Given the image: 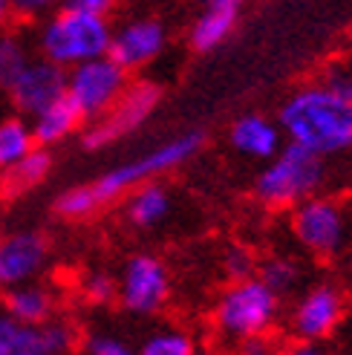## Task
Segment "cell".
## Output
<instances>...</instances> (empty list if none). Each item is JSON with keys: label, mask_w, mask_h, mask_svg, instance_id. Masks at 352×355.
Instances as JSON below:
<instances>
[{"label": "cell", "mask_w": 352, "mask_h": 355, "mask_svg": "<svg viewBox=\"0 0 352 355\" xmlns=\"http://www.w3.org/2000/svg\"><path fill=\"white\" fill-rule=\"evenodd\" d=\"M202 148V133H182V136H173L162 145L150 148L148 153L127 159L116 168H110L107 173H101L98 180L87 182V185H76V188H67L64 193H58L55 200V211L58 217L64 220H87L93 217L98 208L110 205L139 185H145L150 180L162 173H170L179 165H185L191 156H197V150Z\"/></svg>", "instance_id": "6da1fadb"}, {"label": "cell", "mask_w": 352, "mask_h": 355, "mask_svg": "<svg viewBox=\"0 0 352 355\" xmlns=\"http://www.w3.org/2000/svg\"><path fill=\"white\" fill-rule=\"evenodd\" d=\"M277 121L286 141L303 145L324 159L352 150V98L324 81L294 90L280 107Z\"/></svg>", "instance_id": "7a4b0ae2"}, {"label": "cell", "mask_w": 352, "mask_h": 355, "mask_svg": "<svg viewBox=\"0 0 352 355\" xmlns=\"http://www.w3.org/2000/svg\"><path fill=\"white\" fill-rule=\"evenodd\" d=\"M110 41H113V26L107 15L64 9V6L41 17V26L35 32L38 55L55 61L64 69L98 55H107Z\"/></svg>", "instance_id": "3957f363"}, {"label": "cell", "mask_w": 352, "mask_h": 355, "mask_svg": "<svg viewBox=\"0 0 352 355\" xmlns=\"http://www.w3.org/2000/svg\"><path fill=\"white\" fill-rule=\"evenodd\" d=\"M324 176H326L324 156H318L303 145L286 141L269 159V165L260 171L254 182V193L266 205L286 208L315 197L318 188L324 185Z\"/></svg>", "instance_id": "277c9868"}, {"label": "cell", "mask_w": 352, "mask_h": 355, "mask_svg": "<svg viewBox=\"0 0 352 355\" xmlns=\"http://www.w3.org/2000/svg\"><path fill=\"white\" fill-rule=\"evenodd\" d=\"M217 327L234 341L263 335L277 318V292L263 277L231 283L217 300Z\"/></svg>", "instance_id": "5b68a950"}, {"label": "cell", "mask_w": 352, "mask_h": 355, "mask_svg": "<svg viewBox=\"0 0 352 355\" xmlns=\"http://www.w3.org/2000/svg\"><path fill=\"white\" fill-rule=\"evenodd\" d=\"M130 73L110 55H98L67 69V98L76 104L84 121H96L125 96Z\"/></svg>", "instance_id": "8992f818"}, {"label": "cell", "mask_w": 352, "mask_h": 355, "mask_svg": "<svg viewBox=\"0 0 352 355\" xmlns=\"http://www.w3.org/2000/svg\"><path fill=\"white\" fill-rule=\"evenodd\" d=\"M159 98H162V90L156 84H150V81L130 84L125 90V96H121L107 113L96 121H90V128L84 130V148L101 150V148L113 145V141H118L121 136L133 133L139 124H145L150 119Z\"/></svg>", "instance_id": "52a82bcc"}, {"label": "cell", "mask_w": 352, "mask_h": 355, "mask_svg": "<svg viewBox=\"0 0 352 355\" xmlns=\"http://www.w3.org/2000/svg\"><path fill=\"white\" fill-rule=\"evenodd\" d=\"M168 297V266L153 254H133L118 275V304L133 315H156Z\"/></svg>", "instance_id": "ba28073f"}, {"label": "cell", "mask_w": 352, "mask_h": 355, "mask_svg": "<svg viewBox=\"0 0 352 355\" xmlns=\"http://www.w3.org/2000/svg\"><path fill=\"white\" fill-rule=\"evenodd\" d=\"M292 228L297 243L318 257H332L346 240L344 208L329 197H309L297 202Z\"/></svg>", "instance_id": "9c48e42d"}, {"label": "cell", "mask_w": 352, "mask_h": 355, "mask_svg": "<svg viewBox=\"0 0 352 355\" xmlns=\"http://www.w3.org/2000/svg\"><path fill=\"white\" fill-rule=\"evenodd\" d=\"M6 96L15 113L32 119L35 113H41L44 107L67 96V69L44 55H35L29 67L17 76V81L6 90Z\"/></svg>", "instance_id": "30bf717a"}, {"label": "cell", "mask_w": 352, "mask_h": 355, "mask_svg": "<svg viewBox=\"0 0 352 355\" xmlns=\"http://www.w3.org/2000/svg\"><path fill=\"white\" fill-rule=\"evenodd\" d=\"M168 46V29L159 17H130L118 29H113V41L107 55L116 58L127 73L145 69L165 52Z\"/></svg>", "instance_id": "8fae6325"}, {"label": "cell", "mask_w": 352, "mask_h": 355, "mask_svg": "<svg viewBox=\"0 0 352 355\" xmlns=\"http://www.w3.org/2000/svg\"><path fill=\"white\" fill-rule=\"evenodd\" d=\"M49 260V243L41 232L21 228L0 237V289L35 280Z\"/></svg>", "instance_id": "7c38bea8"}, {"label": "cell", "mask_w": 352, "mask_h": 355, "mask_svg": "<svg viewBox=\"0 0 352 355\" xmlns=\"http://www.w3.org/2000/svg\"><path fill=\"white\" fill-rule=\"evenodd\" d=\"M341 318H344V300H341L338 289L315 286L297 300L294 315H292V327L297 332V338L324 341L326 335L338 329Z\"/></svg>", "instance_id": "4fadbf2b"}, {"label": "cell", "mask_w": 352, "mask_h": 355, "mask_svg": "<svg viewBox=\"0 0 352 355\" xmlns=\"http://www.w3.org/2000/svg\"><path fill=\"white\" fill-rule=\"evenodd\" d=\"M243 3L245 0H205L188 32L191 46L197 52H211L220 44H225V38L234 32L240 21Z\"/></svg>", "instance_id": "5bb4252c"}, {"label": "cell", "mask_w": 352, "mask_h": 355, "mask_svg": "<svg viewBox=\"0 0 352 355\" xmlns=\"http://www.w3.org/2000/svg\"><path fill=\"white\" fill-rule=\"evenodd\" d=\"M231 148L249 159H269L283 148V130L280 121H272L263 113H245L231 124Z\"/></svg>", "instance_id": "9a60e30c"}, {"label": "cell", "mask_w": 352, "mask_h": 355, "mask_svg": "<svg viewBox=\"0 0 352 355\" xmlns=\"http://www.w3.org/2000/svg\"><path fill=\"white\" fill-rule=\"evenodd\" d=\"M3 309L24 327H41L55 318V295L44 283L29 280L3 289Z\"/></svg>", "instance_id": "2e32d148"}, {"label": "cell", "mask_w": 352, "mask_h": 355, "mask_svg": "<svg viewBox=\"0 0 352 355\" xmlns=\"http://www.w3.org/2000/svg\"><path fill=\"white\" fill-rule=\"evenodd\" d=\"M32 124V133H35V141L41 148H55L61 141H67L73 136L81 124H84V116L78 113V107L67 96L58 98L55 104H49L41 113H35L29 119Z\"/></svg>", "instance_id": "e0dca14e"}, {"label": "cell", "mask_w": 352, "mask_h": 355, "mask_svg": "<svg viewBox=\"0 0 352 355\" xmlns=\"http://www.w3.org/2000/svg\"><path fill=\"white\" fill-rule=\"evenodd\" d=\"M170 193L165 185H159L156 180L139 185L127 193L125 200V220L133 225V228H156L162 225L170 214Z\"/></svg>", "instance_id": "ac0fdd59"}, {"label": "cell", "mask_w": 352, "mask_h": 355, "mask_svg": "<svg viewBox=\"0 0 352 355\" xmlns=\"http://www.w3.org/2000/svg\"><path fill=\"white\" fill-rule=\"evenodd\" d=\"M52 171V153L49 148H32L15 168L0 173V188L6 197H24L32 188H38Z\"/></svg>", "instance_id": "d6986e66"}, {"label": "cell", "mask_w": 352, "mask_h": 355, "mask_svg": "<svg viewBox=\"0 0 352 355\" xmlns=\"http://www.w3.org/2000/svg\"><path fill=\"white\" fill-rule=\"evenodd\" d=\"M32 148H38V141L26 116H0V173L15 168Z\"/></svg>", "instance_id": "ffe728a7"}, {"label": "cell", "mask_w": 352, "mask_h": 355, "mask_svg": "<svg viewBox=\"0 0 352 355\" xmlns=\"http://www.w3.org/2000/svg\"><path fill=\"white\" fill-rule=\"evenodd\" d=\"M32 58H35V49L24 32L9 26L0 29V90H9Z\"/></svg>", "instance_id": "44dd1931"}, {"label": "cell", "mask_w": 352, "mask_h": 355, "mask_svg": "<svg viewBox=\"0 0 352 355\" xmlns=\"http://www.w3.org/2000/svg\"><path fill=\"white\" fill-rule=\"evenodd\" d=\"M193 341L182 329H156L150 338L136 349V355H193Z\"/></svg>", "instance_id": "7402d4cb"}, {"label": "cell", "mask_w": 352, "mask_h": 355, "mask_svg": "<svg viewBox=\"0 0 352 355\" xmlns=\"http://www.w3.org/2000/svg\"><path fill=\"white\" fill-rule=\"evenodd\" d=\"M81 295L96 306L113 304V300H118V280L107 272H101V269L87 272L81 277Z\"/></svg>", "instance_id": "603a6c76"}, {"label": "cell", "mask_w": 352, "mask_h": 355, "mask_svg": "<svg viewBox=\"0 0 352 355\" xmlns=\"http://www.w3.org/2000/svg\"><path fill=\"white\" fill-rule=\"evenodd\" d=\"M260 277L269 283V286L280 295V292H289L294 283H297V266L292 260H283V257H274L269 263H263V269H260Z\"/></svg>", "instance_id": "cb8c5ba5"}, {"label": "cell", "mask_w": 352, "mask_h": 355, "mask_svg": "<svg viewBox=\"0 0 352 355\" xmlns=\"http://www.w3.org/2000/svg\"><path fill=\"white\" fill-rule=\"evenodd\" d=\"M41 332H44V341L52 349V355H69L76 349V329L67 321H55V318H52V321L41 324Z\"/></svg>", "instance_id": "d4e9b609"}, {"label": "cell", "mask_w": 352, "mask_h": 355, "mask_svg": "<svg viewBox=\"0 0 352 355\" xmlns=\"http://www.w3.org/2000/svg\"><path fill=\"white\" fill-rule=\"evenodd\" d=\"M222 269H225L228 280L237 283V280H245V277H254L257 263H254L252 252H245V248L234 245V248H228V252H225V257H222Z\"/></svg>", "instance_id": "484cf974"}, {"label": "cell", "mask_w": 352, "mask_h": 355, "mask_svg": "<svg viewBox=\"0 0 352 355\" xmlns=\"http://www.w3.org/2000/svg\"><path fill=\"white\" fill-rule=\"evenodd\" d=\"M84 352L87 355H136V349L116 338V335H107V332H98V335H90L84 344Z\"/></svg>", "instance_id": "4316f807"}, {"label": "cell", "mask_w": 352, "mask_h": 355, "mask_svg": "<svg viewBox=\"0 0 352 355\" xmlns=\"http://www.w3.org/2000/svg\"><path fill=\"white\" fill-rule=\"evenodd\" d=\"M6 355H52V349L44 341L41 327H24L21 335H17L15 347Z\"/></svg>", "instance_id": "83f0119b"}, {"label": "cell", "mask_w": 352, "mask_h": 355, "mask_svg": "<svg viewBox=\"0 0 352 355\" xmlns=\"http://www.w3.org/2000/svg\"><path fill=\"white\" fill-rule=\"evenodd\" d=\"M58 0H9L12 17H21V21H41L49 12H55Z\"/></svg>", "instance_id": "f1b7e54d"}, {"label": "cell", "mask_w": 352, "mask_h": 355, "mask_svg": "<svg viewBox=\"0 0 352 355\" xmlns=\"http://www.w3.org/2000/svg\"><path fill=\"white\" fill-rule=\"evenodd\" d=\"M324 84L332 87L335 93L352 98V64H332L324 76Z\"/></svg>", "instance_id": "f546056e"}, {"label": "cell", "mask_w": 352, "mask_h": 355, "mask_svg": "<svg viewBox=\"0 0 352 355\" xmlns=\"http://www.w3.org/2000/svg\"><path fill=\"white\" fill-rule=\"evenodd\" d=\"M21 329H24V324H17L15 318H12L3 306H0V355H6V352L15 347Z\"/></svg>", "instance_id": "4dcf8cb0"}, {"label": "cell", "mask_w": 352, "mask_h": 355, "mask_svg": "<svg viewBox=\"0 0 352 355\" xmlns=\"http://www.w3.org/2000/svg\"><path fill=\"white\" fill-rule=\"evenodd\" d=\"M64 9H78V12H93V15H107L118 6V0H58Z\"/></svg>", "instance_id": "1f68e13d"}, {"label": "cell", "mask_w": 352, "mask_h": 355, "mask_svg": "<svg viewBox=\"0 0 352 355\" xmlns=\"http://www.w3.org/2000/svg\"><path fill=\"white\" fill-rule=\"evenodd\" d=\"M240 355H269V344L263 335H252V338L240 341Z\"/></svg>", "instance_id": "d6a6232c"}, {"label": "cell", "mask_w": 352, "mask_h": 355, "mask_svg": "<svg viewBox=\"0 0 352 355\" xmlns=\"http://www.w3.org/2000/svg\"><path fill=\"white\" fill-rule=\"evenodd\" d=\"M289 355H329L326 347L321 341H312V338H301V344H294Z\"/></svg>", "instance_id": "836d02e7"}, {"label": "cell", "mask_w": 352, "mask_h": 355, "mask_svg": "<svg viewBox=\"0 0 352 355\" xmlns=\"http://www.w3.org/2000/svg\"><path fill=\"white\" fill-rule=\"evenodd\" d=\"M12 17V9H9V0H0V29L6 26V21Z\"/></svg>", "instance_id": "e575fe53"}, {"label": "cell", "mask_w": 352, "mask_h": 355, "mask_svg": "<svg viewBox=\"0 0 352 355\" xmlns=\"http://www.w3.org/2000/svg\"><path fill=\"white\" fill-rule=\"evenodd\" d=\"M6 104H9V96L6 90H0V116H6Z\"/></svg>", "instance_id": "d590c367"}, {"label": "cell", "mask_w": 352, "mask_h": 355, "mask_svg": "<svg viewBox=\"0 0 352 355\" xmlns=\"http://www.w3.org/2000/svg\"><path fill=\"white\" fill-rule=\"evenodd\" d=\"M193 355H205V352H193Z\"/></svg>", "instance_id": "8d00e7d4"}]
</instances>
